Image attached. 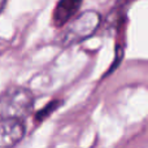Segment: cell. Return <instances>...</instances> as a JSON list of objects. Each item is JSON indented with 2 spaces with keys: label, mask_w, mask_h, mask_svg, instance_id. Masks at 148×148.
Listing matches in <instances>:
<instances>
[{
  "label": "cell",
  "mask_w": 148,
  "mask_h": 148,
  "mask_svg": "<svg viewBox=\"0 0 148 148\" xmlns=\"http://www.w3.org/2000/svg\"><path fill=\"white\" fill-rule=\"evenodd\" d=\"M101 25V14L97 10L88 9L77 13L62 27L60 35V43L64 47L79 44L81 42L92 36Z\"/></svg>",
  "instance_id": "obj_1"
},
{
  "label": "cell",
  "mask_w": 148,
  "mask_h": 148,
  "mask_svg": "<svg viewBox=\"0 0 148 148\" xmlns=\"http://www.w3.org/2000/svg\"><path fill=\"white\" fill-rule=\"evenodd\" d=\"M35 105V95L30 88L13 86L0 94V117L25 120Z\"/></svg>",
  "instance_id": "obj_2"
},
{
  "label": "cell",
  "mask_w": 148,
  "mask_h": 148,
  "mask_svg": "<svg viewBox=\"0 0 148 148\" xmlns=\"http://www.w3.org/2000/svg\"><path fill=\"white\" fill-rule=\"evenodd\" d=\"M26 134L23 120L0 117V148L17 146Z\"/></svg>",
  "instance_id": "obj_3"
},
{
  "label": "cell",
  "mask_w": 148,
  "mask_h": 148,
  "mask_svg": "<svg viewBox=\"0 0 148 148\" xmlns=\"http://www.w3.org/2000/svg\"><path fill=\"white\" fill-rule=\"evenodd\" d=\"M83 0H59L52 13V25L62 27L72 17L78 13Z\"/></svg>",
  "instance_id": "obj_4"
},
{
  "label": "cell",
  "mask_w": 148,
  "mask_h": 148,
  "mask_svg": "<svg viewBox=\"0 0 148 148\" xmlns=\"http://www.w3.org/2000/svg\"><path fill=\"white\" fill-rule=\"evenodd\" d=\"M60 105H61V100H52V101H49L43 109L38 110V112L35 113V121L36 122L44 121L46 118H48L49 116H51V113H53Z\"/></svg>",
  "instance_id": "obj_5"
},
{
  "label": "cell",
  "mask_w": 148,
  "mask_h": 148,
  "mask_svg": "<svg viewBox=\"0 0 148 148\" xmlns=\"http://www.w3.org/2000/svg\"><path fill=\"white\" fill-rule=\"evenodd\" d=\"M5 4H7V0H0V12H1L3 9H4Z\"/></svg>",
  "instance_id": "obj_6"
}]
</instances>
